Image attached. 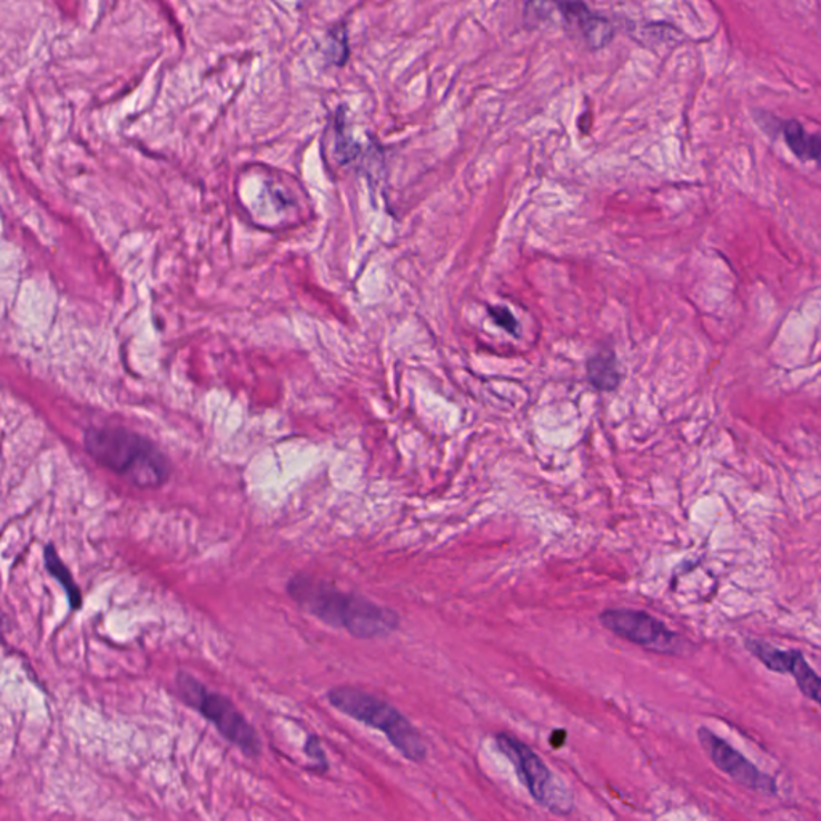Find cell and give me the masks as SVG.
<instances>
[{
  "label": "cell",
  "mask_w": 821,
  "mask_h": 821,
  "mask_svg": "<svg viewBox=\"0 0 821 821\" xmlns=\"http://www.w3.org/2000/svg\"><path fill=\"white\" fill-rule=\"evenodd\" d=\"M288 594L305 612L362 641L387 637L402 624L394 610L304 573L290 577Z\"/></svg>",
  "instance_id": "cell-1"
},
{
  "label": "cell",
  "mask_w": 821,
  "mask_h": 821,
  "mask_svg": "<svg viewBox=\"0 0 821 821\" xmlns=\"http://www.w3.org/2000/svg\"><path fill=\"white\" fill-rule=\"evenodd\" d=\"M83 448L96 463L141 489L161 488L172 474L169 457L156 443L129 428L105 425L83 435Z\"/></svg>",
  "instance_id": "cell-2"
},
{
  "label": "cell",
  "mask_w": 821,
  "mask_h": 821,
  "mask_svg": "<svg viewBox=\"0 0 821 821\" xmlns=\"http://www.w3.org/2000/svg\"><path fill=\"white\" fill-rule=\"evenodd\" d=\"M328 701L330 706L354 721L384 733L392 746L409 762L423 764L427 759L428 748L419 730L388 701L350 685L330 689Z\"/></svg>",
  "instance_id": "cell-3"
},
{
  "label": "cell",
  "mask_w": 821,
  "mask_h": 821,
  "mask_svg": "<svg viewBox=\"0 0 821 821\" xmlns=\"http://www.w3.org/2000/svg\"><path fill=\"white\" fill-rule=\"evenodd\" d=\"M176 685L180 700L216 726L228 743L235 744L241 753L249 758L260 755L259 733L238 711L234 701L219 692H214L187 671L177 672Z\"/></svg>",
  "instance_id": "cell-4"
},
{
  "label": "cell",
  "mask_w": 821,
  "mask_h": 821,
  "mask_svg": "<svg viewBox=\"0 0 821 821\" xmlns=\"http://www.w3.org/2000/svg\"><path fill=\"white\" fill-rule=\"evenodd\" d=\"M499 753L506 755L537 805L557 817H568L575 808L572 791L552 773L546 762L525 741L507 732L494 735Z\"/></svg>",
  "instance_id": "cell-5"
},
{
  "label": "cell",
  "mask_w": 821,
  "mask_h": 821,
  "mask_svg": "<svg viewBox=\"0 0 821 821\" xmlns=\"http://www.w3.org/2000/svg\"><path fill=\"white\" fill-rule=\"evenodd\" d=\"M243 209L256 227L267 230H288L297 227L304 219L299 188L286 184L281 178L265 180L259 191L241 195Z\"/></svg>",
  "instance_id": "cell-6"
},
{
  "label": "cell",
  "mask_w": 821,
  "mask_h": 821,
  "mask_svg": "<svg viewBox=\"0 0 821 821\" xmlns=\"http://www.w3.org/2000/svg\"><path fill=\"white\" fill-rule=\"evenodd\" d=\"M599 621L605 630L631 644L655 653H677L681 637L672 632L663 621L634 609L603 610Z\"/></svg>",
  "instance_id": "cell-7"
},
{
  "label": "cell",
  "mask_w": 821,
  "mask_h": 821,
  "mask_svg": "<svg viewBox=\"0 0 821 821\" xmlns=\"http://www.w3.org/2000/svg\"><path fill=\"white\" fill-rule=\"evenodd\" d=\"M699 740L704 753L710 755L712 764L722 770L730 779L735 780L741 787L766 795L779 793V788H777L775 780L772 777L761 772L750 759L744 758L724 739L715 735L711 729L700 726Z\"/></svg>",
  "instance_id": "cell-8"
},
{
  "label": "cell",
  "mask_w": 821,
  "mask_h": 821,
  "mask_svg": "<svg viewBox=\"0 0 821 821\" xmlns=\"http://www.w3.org/2000/svg\"><path fill=\"white\" fill-rule=\"evenodd\" d=\"M746 646L766 670L793 675L802 695L821 706V675L809 666L801 652L775 649L761 641H746Z\"/></svg>",
  "instance_id": "cell-9"
},
{
  "label": "cell",
  "mask_w": 821,
  "mask_h": 821,
  "mask_svg": "<svg viewBox=\"0 0 821 821\" xmlns=\"http://www.w3.org/2000/svg\"><path fill=\"white\" fill-rule=\"evenodd\" d=\"M557 7L570 27L576 28L592 49H602L612 41L613 28L605 18L586 6L584 0H548Z\"/></svg>",
  "instance_id": "cell-10"
},
{
  "label": "cell",
  "mask_w": 821,
  "mask_h": 821,
  "mask_svg": "<svg viewBox=\"0 0 821 821\" xmlns=\"http://www.w3.org/2000/svg\"><path fill=\"white\" fill-rule=\"evenodd\" d=\"M777 130L783 136L784 144L801 161L815 162L821 169V136L810 133L795 119L777 121Z\"/></svg>",
  "instance_id": "cell-11"
},
{
  "label": "cell",
  "mask_w": 821,
  "mask_h": 821,
  "mask_svg": "<svg viewBox=\"0 0 821 821\" xmlns=\"http://www.w3.org/2000/svg\"><path fill=\"white\" fill-rule=\"evenodd\" d=\"M43 563H46L47 572L56 577L60 586L67 592L69 606L72 610H81L83 602L81 588L76 584L75 577H72L68 566L61 562L60 555H58L53 544H47L46 551H43Z\"/></svg>",
  "instance_id": "cell-12"
},
{
  "label": "cell",
  "mask_w": 821,
  "mask_h": 821,
  "mask_svg": "<svg viewBox=\"0 0 821 821\" xmlns=\"http://www.w3.org/2000/svg\"><path fill=\"white\" fill-rule=\"evenodd\" d=\"M587 374L591 383L599 390H613L621 380L620 369H617L616 358L612 352H603L597 354L588 362Z\"/></svg>",
  "instance_id": "cell-13"
},
{
  "label": "cell",
  "mask_w": 821,
  "mask_h": 821,
  "mask_svg": "<svg viewBox=\"0 0 821 821\" xmlns=\"http://www.w3.org/2000/svg\"><path fill=\"white\" fill-rule=\"evenodd\" d=\"M305 753H307L308 758L314 759L316 766H318L322 772H325V770L328 769V761H326V754L325 751H323L318 736L308 735L307 743H305Z\"/></svg>",
  "instance_id": "cell-14"
},
{
  "label": "cell",
  "mask_w": 821,
  "mask_h": 821,
  "mask_svg": "<svg viewBox=\"0 0 821 821\" xmlns=\"http://www.w3.org/2000/svg\"><path fill=\"white\" fill-rule=\"evenodd\" d=\"M489 314H492V318L494 319V322H496L497 326L506 329L507 333L515 334V328H517V319L512 316L511 311H508L507 308L492 307L489 308Z\"/></svg>",
  "instance_id": "cell-15"
}]
</instances>
